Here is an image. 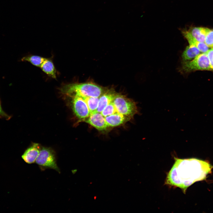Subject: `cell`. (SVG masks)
<instances>
[{
    "label": "cell",
    "instance_id": "1",
    "mask_svg": "<svg viewBox=\"0 0 213 213\" xmlns=\"http://www.w3.org/2000/svg\"><path fill=\"white\" fill-rule=\"evenodd\" d=\"M174 159L175 162L167 173L165 184L179 188L184 193L195 182L205 180L213 169V166L207 161L195 158Z\"/></svg>",
    "mask_w": 213,
    "mask_h": 213
},
{
    "label": "cell",
    "instance_id": "2",
    "mask_svg": "<svg viewBox=\"0 0 213 213\" xmlns=\"http://www.w3.org/2000/svg\"><path fill=\"white\" fill-rule=\"evenodd\" d=\"M96 83L87 82L67 84L61 89L62 93L71 95H77L82 97H99L106 90Z\"/></svg>",
    "mask_w": 213,
    "mask_h": 213
},
{
    "label": "cell",
    "instance_id": "3",
    "mask_svg": "<svg viewBox=\"0 0 213 213\" xmlns=\"http://www.w3.org/2000/svg\"><path fill=\"white\" fill-rule=\"evenodd\" d=\"M197 70L212 71L206 53L200 54L191 60L182 62L179 71L188 73Z\"/></svg>",
    "mask_w": 213,
    "mask_h": 213
},
{
    "label": "cell",
    "instance_id": "4",
    "mask_svg": "<svg viewBox=\"0 0 213 213\" xmlns=\"http://www.w3.org/2000/svg\"><path fill=\"white\" fill-rule=\"evenodd\" d=\"M112 102L118 113L133 118L135 115L138 113L136 102L122 94L117 93Z\"/></svg>",
    "mask_w": 213,
    "mask_h": 213
},
{
    "label": "cell",
    "instance_id": "5",
    "mask_svg": "<svg viewBox=\"0 0 213 213\" xmlns=\"http://www.w3.org/2000/svg\"><path fill=\"white\" fill-rule=\"evenodd\" d=\"M36 162L43 168L52 169L59 173L60 172L59 168L57 164L54 152L50 148H41Z\"/></svg>",
    "mask_w": 213,
    "mask_h": 213
},
{
    "label": "cell",
    "instance_id": "6",
    "mask_svg": "<svg viewBox=\"0 0 213 213\" xmlns=\"http://www.w3.org/2000/svg\"><path fill=\"white\" fill-rule=\"evenodd\" d=\"M72 105L75 114L82 120L90 115L91 113L88 105L82 97L77 95H74Z\"/></svg>",
    "mask_w": 213,
    "mask_h": 213
},
{
    "label": "cell",
    "instance_id": "7",
    "mask_svg": "<svg viewBox=\"0 0 213 213\" xmlns=\"http://www.w3.org/2000/svg\"><path fill=\"white\" fill-rule=\"evenodd\" d=\"M83 121L89 124L99 130H106L108 127L105 118L96 111L90 113L89 116Z\"/></svg>",
    "mask_w": 213,
    "mask_h": 213
},
{
    "label": "cell",
    "instance_id": "8",
    "mask_svg": "<svg viewBox=\"0 0 213 213\" xmlns=\"http://www.w3.org/2000/svg\"><path fill=\"white\" fill-rule=\"evenodd\" d=\"M41 149L39 144L33 143L25 151L21 157L23 160L28 164L34 163L39 155Z\"/></svg>",
    "mask_w": 213,
    "mask_h": 213
},
{
    "label": "cell",
    "instance_id": "9",
    "mask_svg": "<svg viewBox=\"0 0 213 213\" xmlns=\"http://www.w3.org/2000/svg\"><path fill=\"white\" fill-rule=\"evenodd\" d=\"M104 118L108 127L120 125L132 119L130 117L117 112L105 117Z\"/></svg>",
    "mask_w": 213,
    "mask_h": 213
},
{
    "label": "cell",
    "instance_id": "10",
    "mask_svg": "<svg viewBox=\"0 0 213 213\" xmlns=\"http://www.w3.org/2000/svg\"><path fill=\"white\" fill-rule=\"evenodd\" d=\"M117 93L112 89L106 90L99 97L96 111L100 113L110 102H112Z\"/></svg>",
    "mask_w": 213,
    "mask_h": 213
},
{
    "label": "cell",
    "instance_id": "11",
    "mask_svg": "<svg viewBox=\"0 0 213 213\" xmlns=\"http://www.w3.org/2000/svg\"><path fill=\"white\" fill-rule=\"evenodd\" d=\"M210 30L204 27H192L183 30L197 41L204 43L206 36Z\"/></svg>",
    "mask_w": 213,
    "mask_h": 213
},
{
    "label": "cell",
    "instance_id": "12",
    "mask_svg": "<svg viewBox=\"0 0 213 213\" xmlns=\"http://www.w3.org/2000/svg\"><path fill=\"white\" fill-rule=\"evenodd\" d=\"M200 53L199 50L195 46L189 45L186 46L182 54L183 62L191 60L200 54Z\"/></svg>",
    "mask_w": 213,
    "mask_h": 213
},
{
    "label": "cell",
    "instance_id": "13",
    "mask_svg": "<svg viewBox=\"0 0 213 213\" xmlns=\"http://www.w3.org/2000/svg\"><path fill=\"white\" fill-rule=\"evenodd\" d=\"M182 33L188 41L189 45L194 46L196 47L200 51L203 53H206L209 49V47L205 43L199 42L185 32L182 30Z\"/></svg>",
    "mask_w": 213,
    "mask_h": 213
},
{
    "label": "cell",
    "instance_id": "14",
    "mask_svg": "<svg viewBox=\"0 0 213 213\" xmlns=\"http://www.w3.org/2000/svg\"><path fill=\"white\" fill-rule=\"evenodd\" d=\"M41 69L45 73L53 78H56V70L52 61L46 59L40 67Z\"/></svg>",
    "mask_w": 213,
    "mask_h": 213
},
{
    "label": "cell",
    "instance_id": "15",
    "mask_svg": "<svg viewBox=\"0 0 213 213\" xmlns=\"http://www.w3.org/2000/svg\"><path fill=\"white\" fill-rule=\"evenodd\" d=\"M46 58L36 55H30L23 57L21 59L22 61H27L34 65L40 67Z\"/></svg>",
    "mask_w": 213,
    "mask_h": 213
},
{
    "label": "cell",
    "instance_id": "16",
    "mask_svg": "<svg viewBox=\"0 0 213 213\" xmlns=\"http://www.w3.org/2000/svg\"><path fill=\"white\" fill-rule=\"evenodd\" d=\"M87 104L90 113L96 112L97 108L99 97H83Z\"/></svg>",
    "mask_w": 213,
    "mask_h": 213
},
{
    "label": "cell",
    "instance_id": "17",
    "mask_svg": "<svg viewBox=\"0 0 213 213\" xmlns=\"http://www.w3.org/2000/svg\"><path fill=\"white\" fill-rule=\"evenodd\" d=\"M116 112H117V111L114 103L112 101L100 113L105 117Z\"/></svg>",
    "mask_w": 213,
    "mask_h": 213
},
{
    "label": "cell",
    "instance_id": "18",
    "mask_svg": "<svg viewBox=\"0 0 213 213\" xmlns=\"http://www.w3.org/2000/svg\"><path fill=\"white\" fill-rule=\"evenodd\" d=\"M204 43L209 48L213 49V30H210L207 34Z\"/></svg>",
    "mask_w": 213,
    "mask_h": 213
},
{
    "label": "cell",
    "instance_id": "19",
    "mask_svg": "<svg viewBox=\"0 0 213 213\" xmlns=\"http://www.w3.org/2000/svg\"><path fill=\"white\" fill-rule=\"evenodd\" d=\"M211 67L213 71V49H209L206 52Z\"/></svg>",
    "mask_w": 213,
    "mask_h": 213
},
{
    "label": "cell",
    "instance_id": "20",
    "mask_svg": "<svg viewBox=\"0 0 213 213\" xmlns=\"http://www.w3.org/2000/svg\"><path fill=\"white\" fill-rule=\"evenodd\" d=\"M0 118H4L6 120H9L11 116L8 115L3 110L1 106V102L0 100Z\"/></svg>",
    "mask_w": 213,
    "mask_h": 213
}]
</instances>
